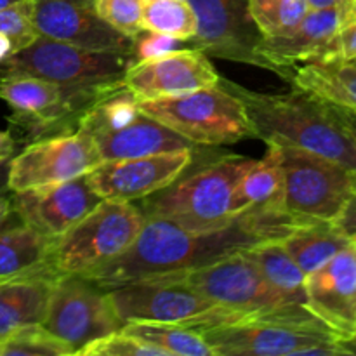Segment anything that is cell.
Listing matches in <instances>:
<instances>
[{
  "label": "cell",
  "instance_id": "6da1fadb",
  "mask_svg": "<svg viewBox=\"0 0 356 356\" xmlns=\"http://www.w3.org/2000/svg\"><path fill=\"white\" fill-rule=\"evenodd\" d=\"M313 222L282 205H257L216 229L191 232L167 219L145 218L131 247L115 259L80 275L103 291L153 275L191 271L221 261L240 250L270 242H284L301 226Z\"/></svg>",
  "mask_w": 356,
  "mask_h": 356
},
{
  "label": "cell",
  "instance_id": "7a4b0ae2",
  "mask_svg": "<svg viewBox=\"0 0 356 356\" xmlns=\"http://www.w3.org/2000/svg\"><path fill=\"white\" fill-rule=\"evenodd\" d=\"M183 325L200 334L214 356L350 355L341 337L306 305L209 309Z\"/></svg>",
  "mask_w": 356,
  "mask_h": 356
},
{
  "label": "cell",
  "instance_id": "3957f363",
  "mask_svg": "<svg viewBox=\"0 0 356 356\" xmlns=\"http://www.w3.org/2000/svg\"><path fill=\"white\" fill-rule=\"evenodd\" d=\"M219 83L242 101L254 138L266 145L316 153L356 174V141L332 104L298 87L285 94H268L222 76Z\"/></svg>",
  "mask_w": 356,
  "mask_h": 356
},
{
  "label": "cell",
  "instance_id": "277c9868",
  "mask_svg": "<svg viewBox=\"0 0 356 356\" xmlns=\"http://www.w3.org/2000/svg\"><path fill=\"white\" fill-rule=\"evenodd\" d=\"M256 160L243 155H225L181 174L172 184L143 198L145 218H160L191 229L205 232L232 222V198L240 179Z\"/></svg>",
  "mask_w": 356,
  "mask_h": 356
},
{
  "label": "cell",
  "instance_id": "5b68a950",
  "mask_svg": "<svg viewBox=\"0 0 356 356\" xmlns=\"http://www.w3.org/2000/svg\"><path fill=\"white\" fill-rule=\"evenodd\" d=\"M138 110L195 146L233 145L254 138L242 101L221 83L181 96L138 101Z\"/></svg>",
  "mask_w": 356,
  "mask_h": 356
},
{
  "label": "cell",
  "instance_id": "8992f818",
  "mask_svg": "<svg viewBox=\"0 0 356 356\" xmlns=\"http://www.w3.org/2000/svg\"><path fill=\"white\" fill-rule=\"evenodd\" d=\"M145 225L131 202L101 200L65 235L54 238L51 266L59 275H83L124 254Z\"/></svg>",
  "mask_w": 356,
  "mask_h": 356
},
{
  "label": "cell",
  "instance_id": "52a82bcc",
  "mask_svg": "<svg viewBox=\"0 0 356 356\" xmlns=\"http://www.w3.org/2000/svg\"><path fill=\"white\" fill-rule=\"evenodd\" d=\"M131 54L90 51L38 35L0 65L3 72H24L66 87H97L124 82Z\"/></svg>",
  "mask_w": 356,
  "mask_h": 356
},
{
  "label": "cell",
  "instance_id": "ba28073f",
  "mask_svg": "<svg viewBox=\"0 0 356 356\" xmlns=\"http://www.w3.org/2000/svg\"><path fill=\"white\" fill-rule=\"evenodd\" d=\"M284 207L312 221L336 222L356 188V174L341 163L299 148L280 146Z\"/></svg>",
  "mask_w": 356,
  "mask_h": 356
},
{
  "label": "cell",
  "instance_id": "9c48e42d",
  "mask_svg": "<svg viewBox=\"0 0 356 356\" xmlns=\"http://www.w3.org/2000/svg\"><path fill=\"white\" fill-rule=\"evenodd\" d=\"M42 325L76 355L87 344L120 330L124 323L106 291L80 275H61L54 282Z\"/></svg>",
  "mask_w": 356,
  "mask_h": 356
},
{
  "label": "cell",
  "instance_id": "30bf717a",
  "mask_svg": "<svg viewBox=\"0 0 356 356\" xmlns=\"http://www.w3.org/2000/svg\"><path fill=\"white\" fill-rule=\"evenodd\" d=\"M106 292L124 325L129 322L184 323L218 306L188 282L184 271L153 275Z\"/></svg>",
  "mask_w": 356,
  "mask_h": 356
},
{
  "label": "cell",
  "instance_id": "8fae6325",
  "mask_svg": "<svg viewBox=\"0 0 356 356\" xmlns=\"http://www.w3.org/2000/svg\"><path fill=\"white\" fill-rule=\"evenodd\" d=\"M101 156L83 131L38 138L9 160L7 188L13 193L65 183L89 174Z\"/></svg>",
  "mask_w": 356,
  "mask_h": 356
},
{
  "label": "cell",
  "instance_id": "7c38bea8",
  "mask_svg": "<svg viewBox=\"0 0 356 356\" xmlns=\"http://www.w3.org/2000/svg\"><path fill=\"white\" fill-rule=\"evenodd\" d=\"M197 17V35L191 47L209 58H221L257 66L275 73V68L257 52L263 35L249 14V0H188Z\"/></svg>",
  "mask_w": 356,
  "mask_h": 356
},
{
  "label": "cell",
  "instance_id": "4fadbf2b",
  "mask_svg": "<svg viewBox=\"0 0 356 356\" xmlns=\"http://www.w3.org/2000/svg\"><path fill=\"white\" fill-rule=\"evenodd\" d=\"M193 152L179 149L139 159L104 160L87 174V181L103 200H139L163 190L186 172Z\"/></svg>",
  "mask_w": 356,
  "mask_h": 356
},
{
  "label": "cell",
  "instance_id": "5bb4252c",
  "mask_svg": "<svg viewBox=\"0 0 356 356\" xmlns=\"http://www.w3.org/2000/svg\"><path fill=\"white\" fill-rule=\"evenodd\" d=\"M184 275L198 292L222 308L261 309L291 305L242 250L209 266L184 271Z\"/></svg>",
  "mask_w": 356,
  "mask_h": 356
},
{
  "label": "cell",
  "instance_id": "9a60e30c",
  "mask_svg": "<svg viewBox=\"0 0 356 356\" xmlns=\"http://www.w3.org/2000/svg\"><path fill=\"white\" fill-rule=\"evenodd\" d=\"M38 35L90 51L131 54L134 38L120 33L96 13L94 0H35Z\"/></svg>",
  "mask_w": 356,
  "mask_h": 356
},
{
  "label": "cell",
  "instance_id": "2e32d148",
  "mask_svg": "<svg viewBox=\"0 0 356 356\" xmlns=\"http://www.w3.org/2000/svg\"><path fill=\"white\" fill-rule=\"evenodd\" d=\"M348 7L309 9L301 23L287 33L261 38L257 52L273 66L275 75L291 82L299 63L336 58V38L346 23Z\"/></svg>",
  "mask_w": 356,
  "mask_h": 356
},
{
  "label": "cell",
  "instance_id": "e0dca14e",
  "mask_svg": "<svg viewBox=\"0 0 356 356\" xmlns=\"http://www.w3.org/2000/svg\"><path fill=\"white\" fill-rule=\"evenodd\" d=\"M101 200L86 174L65 183L16 191L10 204L19 221L49 238H59Z\"/></svg>",
  "mask_w": 356,
  "mask_h": 356
},
{
  "label": "cell",
  "instance_id": "ac0fdd59",
  "mask_svg": "<svg viewBox=\"0 0 356 356\" xmlns=\"http://www.w3.org/2000/svg\"><path fill=\"white\" fill-rule=\"evenodd\" d=\"M207 54L195 47L181 49L160 59L134 63L124 75V86L138 101L181 96L219 83Z\"/></svg>",
  "mask_w": 356,
  "mask_h": 356
},
{
  "label": "cell",
  "instance_id": "d6986e66",
  "mask_svg": "<svg viewBox=\"0 0 356 356\" xmlns=\"http://www.w3.org/2000/svg\"><path fill=\"white\" fill-rule=\"evenodd\" d=\"M308 308L341 341L356 334V243L341 250L323 266L306 275Z\"/></svg>",
  "mask_w": 356,
  "mask_h": 356
},
{
  "label": "cell",
  "instance_id": "ffe728a7",
  "mask_svg": "<svg viewBox=\"0 0 356 356\" xmlns=\"http://www.w3.org/2000/svg\"><path fill=\"white\" fill-rule=\"evenodd\" d=\"M90 138L96 145L101 162L139 159V156L179 152V149H195L193 143L143 113L122 127L97 132Z\"/></svg>",
  "mask_w": 356,
  "mask_h": 356
},
{
  "label": "cell",
  "instance_id": "44dd1931",
  "mask_svg": "<svg viewBox=\"0 0 356 356\" xmlns=\"http://www.w3.org/2000/svg\"><path fill=\"white\" fill-rule=\"evenodd\" d=\"M59 277L38 271L0 282V339L23 327L44 323L49 298Z\"/></svg>",
  "mask_w": 356,
  "mask_h": 356
},
{
  "label": "cell",
  "instance_id": "7402d4cb",
  "mask_svg": "<svg viewBox=\"0 0 356 356\" xmlns=\"http://www.w3.org/2000/svg\"><path fill=\"white\" fill-rule=\"evenodd\" d=\"M291 83L334 106L356 113V61L322 58L296 66Z\"/></svg>",
  "mask_w": 356,
  "mask_h": 356
},
{
  "label": "cell",
  "instance_id": "603a6c76",
  "mask_svg": "<svg viewBox=\"0 0 356 356\" xmlns=\"http://www.w3.org/2000/svg\"><path fill=\"white\" fill-rule=\"evenodd\" d=\"M52 243L54 238L42 235L23 221L10 228L3 225L0 228V282L38 271L56 273L51 266Z\"/></svg>",
  "mask_w": 356,
  "mask_h": 356
},
{
  "label": "cell",
  "instance_id": "cb8c5ba5",
  "mask_svg": "<svg viewBox=\"0 0 356 356\" xmlns=\"http://www.w3.org/2000/svg\"><path fill=\"white\" fill-rule=\"evenodd\" d=\"M284 169L280 146L268 145L266 153L240 179L232 198V216L257 205L284 207Z\"/></svg>",
  "mask_w": 356,
  "mask_h": 356
},
{
  "label": "cell",
  "instance_id": "d4e9b609",
  "mask_svg": "<svg viewBox=\"0 0 356 356\" xmlns=\"http://www.w3.org/2000/svg\"><path fill=\"white\" fill-rule=\"evenodd\" d=\"M351 243L353 240L344 235L336 222L329 221L309 222L296 229L289 238L284 240L285 249L305 275L318 270Z\"/></svg>",
  "mask_w": 356,
  "mask_h": 356
},
{
  "label": "cell",
  "instance_id": "484cf974",
  "mask_svg": "<svg viewBox=\"0 0 356 356\" xmlns=\"http://www.w3.org/2000/svg\"><path fill=\"white\" fill-rule=\"evenodd\" d=\"M257 264L268 282L291 302L308 306L306 299V275L298 266L284 242H270L242 250Z\"/></svg>",
  "mask_w": 356,
  "mask_h": 356
},
{
  "label": "cell",
  "instance_id": "4316f807",
  "mask_svg": "<svg viewBox=\"0 0 356 356\" xmlns=\"http://www.w3.org/2000/svg\"><path fill=\"white\" fill-rule=\"evenodd\" d=\"M120 330L159 348L165 356H214L207 341L183 323L129 322Z\"/></svg>",
  "mask_w": 356,
  "mask_h": 356
},
{
  "label": "cell",
  "instance_id": "83f0119b",
  "mask_svg": "<svg viewBox=\"0 0 356 356\" xmlns=\"http://www.w3.org/2000/svg\"><path fill=\"white\" fill-rule=\"evenodd\" d=\"M143 30L193 40L197 17L188 0H141Z\"/></svg>",
  "mask_w": 356,
  "mask_h": 356
},
{
  "label": "cell",
  "instance_id": "f1b7e54d",
  "mask_svg": "<svg viewBox=\"0 0 356 356\" xmlns=\"http://www.w3.org/2000/svg\"><path fill=\"white\" fill-rule=\"evenodd\" d=\"M308 10L306 0H249V14L263 37L287 33Z\"/></svg>",
  "mask_w": 356,
  "mask_h": 356
},
{
  "label": "cell",
  "instance_id": "f546056e",
  "mask_svg": "<svg viewBox=\"0 0 356 356\" xmlns=\"http://www.w3.org/2000/svg\"><path fill=\"white\" fill-rule=\"evenodd\" d=\"M73 350L42 323L28 325L0 339V356H72Z\"/></svg>",
  "mask_w": 356,
  "mask_h": 356
},
{
  "label": "cell",
  "instance_id": "4dcf8cb0",
  "mask_svg": "<svg viewBox=\"0 0 356 356\" xmlns=\"http://www.w3.org/2000/svg\"><path fill=\"white\" fill-rule=\"evenodd\" d=\"M33 13L35 0H19L7 7H0V33L13 38L16 51L38 37L35 30Z\"/></svg>",
  "mask_w": 356,
  "mask_h": 356
},
{
  "label": "cell",
  "instance_id": "1f68e13d",
  "mask_svg": "<svg viewBox=\"0 0 356 356\" xmlns=\"http://www.w3.org/2000/svg\"><path fill=\"white\" fill-rule=\"evenodd\" d=\"M96 13L110 26L136 38L143 31L141 0H94Z\"/></svg>",
  "mask_w": 356,
  "mask_h": 356
},
{
  "label": "cell",
  "instance_id": "d6a6232c",
  "mask_svg": "<svg viewBox=\"0 0 356 356\" xmlns=\"http://www.w3.org/2000/svg\"><path fill=\"white\" fill-rule=\"evenodd\" d=\"M80 356H165L159 348L124 334L122 330L87 344L79 351Z\"/></svg>",
  "mask_w": 356,
  "mask_h": 356
},
{
  "label": "cell",
  "instance_id": "836d02e7",
  "mask_svg": "<svg viewBox=\"0 0 356 356\" xmlns=\"http://www.w3.org/2000/svg\"><path fill=\"white\" fill-rule=\"evenodd\" d=\"M181 49H186L184 47V40H181V38L156 33V31L143 30L134 38V45H132V65L134 63L165 58V56L181 51Z\"/></svg>",
  "mask_w": 356,
  "mask_h": 356
},
{
  "label": "cell",
  "instance_id": "e575fe53",
  "mask_svg": "<svg viewBox=\"0 0 356 356\" xmlns=\"http://www.w3.org/2000/svg\"><path fill=\"white\" fill-rule=\"evenodd\" d=\"M337 58L356 61V21H348L337 33Z\"/></svg>",
  "mask_w": 356,
  "mask_h": 356
},
{
  "label": "cell",
  "instance_id": "d590c367",
  "mask_svg": "<svg viewBox=\"0 0 356 356\" xmlns=\"http://www.w3.org/2000/svg\"><path fill=\"white\" fill-rule=\"evenodd\" d=\"M336 226L344 233V235L350 236L351 240L356 236V188L353 195H351L350 202H348L346 207H344L343 214L337 218Z\"/></svg>",
  "mask_w": 356,
  "mask_h": 356
},
{
  "label": "cell",
  "instance_id": "8d00e7d4",
  "mask_svg": "<svg viewBox=\"0 0 356 356\" xmlns=\"http://www.w3.org/2000/svg\"><path fill=\"white\" fill-rule=\"evenodd\" d=\"M14 149H16V141L13 136L6 131H0V163H6L13 159Z\"/></svg>",
  "mask_w": 356,
  "mask_h": 356
},
{
  "label": "cell",
  "instance_id": "74e56055",
  "mask_svg": "<svg viewBox=\"0 0 356 356\" xmlns=\"http://www.w3.org/2000/svg\"><path fill=\"white\" fill-rule=\"evenodd\" d=\"M334 110H336L337 117L341 118V122L344 124V127L348 129V132L353 136V139L356 141V113H353V111H350V110H344V108H341V106H334Z\"/></svg>",
  "mask_w": 356,
  "mask_h": 356
},
{
  "label": "cell",
  "instance_id": "f35d334b",
  "mask_svg": "<svg viewBox=\"0 0 356 356\" xmlns=\"http://www.w3.org/2000/svg\"><path fill=\"white\" fill-rule=\"evenodd\" d=\"M309 9H332V7H346L351 0H306Z\"/></svg>",
  "mask_w": 356,
  "mask_h": 356
},
{
  "label": "cell",
  "instance_id": "ab89813d",
  "mask_svg": "<svg viewBox=\"0 0 356 356\" xmlns=\"http://www.w3.org/2000/svg\"><path fill=\"white\" fill-rule=\"evenodd\" d=\"M14 52H16V45H14L13 38L0 33V65H2L10 54H14Z\"/></svg>",
  "mask_w": 356,
  "mask_h": 356
},
{
  "label": "cell",
  "instance_id": "60d3db41",
  "mask_svg": "<svg viewBox=\"0 0 356 356\" xmlns=\"http://www.w3.org/2000/svg\"><path fill=\"white\" fill-rule=\"evenodd\" d=\"M10 212H13V204H10L9 198H6L0 195V228H2L7 221H9Z\"/></svg>",
  "mask_w": 356,
  "mask_h": 356
},
{
  "label": "cell",
  "instance_id": "b9f144b4",
  "mask_svg": "<svg viewBox=\"0 0 356 356\" xmlns=\"http://www.w3.org/2000/svg\"><path fill=\"white\" fill-rule=\"evenodd\" d=\"M341 343H343V346L346 348L348 353H350V355H356V334H355L353 337H350V339L341 341Z\"/></svg>",
  "mask_w": 356,
  "mask_h": 356
},
{
  "label": "cell",
  "instance_id": "7bdbcfd3",
  "mask_svg": "<svg viewBox=\"0 0 356 356\" xmlns=\"http://www.w3.org/2000/svg\"><path fill=\"white\" fill-rule=\"evenodd\" d=\"M348 21H356V0H351L350 7H348L346 23H348Z\"/></svg>",
  "mask_w": 356,
  "mask_h": 356
},
{
  "label": "cell",
  "instance_id": "ee69618b",
  "mask_svg": "<svg viewBox=\"0 0 356 356\" xmlns=\"http://www.w3.org/2000/svg\"><path fill=\"white\" fill-rule=\"evenodd\" d=\"M19 2V0H0V7H7L10 6V3H16Z\"/></svg>",
  "mask_w": 356,
  "mask_h": 356
},
{
  "label": "cell",
  "instance_id": "f6af8a7d",
  "mask_svg": "<svg viewBox=\"0 0 356 356\" xmlns=\"http://www.w3.org/2000/svg\"><path fill=\"white\" fill-rule=\"evenodd\" d=\"M3 165V163H0V167H2Z\"/></svg>",
  "mask_w": 356,
  "mask_h": 356
},
{
  "label": "cell",
  "instance_id": "bcb514c9",
  "mask_svg": "<svg viewBox=\"0 0 356 356\" xmlns=\"http://www.w3.org/2000/svg\"><path fill=\"white\" fill-rule=\"evenodd\" d=\"M353 242H355V243H356V240H353Z\"/></svg>",
  "mask_w": 356,
  "mask_h": 356
},
{
  "label": "cell",
  "instance_id": "7dc6e473",
  "mask_svg": "<svg viewBox=\"0 0 356 356\" xmlns=\"http://www.w3.org/2000/svg\"><path fill=\"white\" fill-rule=\"evenodd\" d=\"M353 240H356V236H355V238H353Z\"/></svg>",
  "mask_w": 356,
  "mask_h": 356
}]
</instances>
